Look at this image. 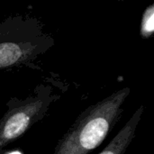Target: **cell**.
I'll use <instances>...</instances> for the list:
<instances>
[{"instance_id": "cell-2", "label": "cell", "mask_w": 154, "mask_h": 154, "mask_svg": "<svg viewBox=\"0 0 154 154\" xmlns=\"http://www.w3.org/2000/svg\"><path fill=\"white\" fill-rule=\"evenodd\" d=\"M53 45L38 20L11 16L0 23V69L28 64Z\"/></svg>"}, {"instance_id": "cell-3", "label": "cell", "mask_w": 154, "mask_h": 154, "mask_svg": "<svg viewBox=\"0 0 154 154\" xmlns=\"http://www.w3.org/2000/svg\"><path fill=\"white\" fill-rule=\"evenodd\" d=\"M58 97L52 87L42 84L26 98L9 100L7 110L0 119V153L7 144L21 137L40 121Z\"/></svg>"}, {"instance_id": "cell-6", "label": "cell", "mask_w": 154, "mask_h": 154, "mask_svg": "<svg viewBox=\"0 0 154 154\" xmlns=\"http://www.w3.org/2000/svg\"><path fill=\"white\" fill-rule=\"evenodd\" d=\"M0 154H24L22 151L13 150V151H3Z\"/></svg>"}, {"instance_id": "cell-1", "label": "cell", "mask_w": 154, "mask_h": 154, "mask_svg": "<svg viewBox=\"0 0 154 154\" xmlns=\"http://www.w3.org/2000/svg\"><path fill=\"white\" fill-rule=\"evenodd\" d=\"M130 93V88H124L88 106L60 140L53 154H88L97 149L120 119Z\"/></svg>"}, {"instance_id": "cell-5", "label": "cell", "mask_w": 154, "mask_h": 154, "mask_svg": "<svg viewBox=\"0 0 154 154\" xmlns=\"http://www.w3.org/2000/svg\"><path fill=\"white\" fill-rule=\"evenodd\" d=\"M154 32V5H150L144 11L141 23V35L147 39L152 36Z\"/></svg>"}, {"instance_id": "cell-4", "label": "cell", "mask_w": 154, "mask_h": 154, "mask_svg": "<svg viewBox=\"0 0 154 154\" xmlns=\"http://www.w3.org/2000/svg\"><path fill=\"white\" fill-rule=\"evenodd\" d=\"M143 106H141L128 120L126 125L112 139L108 145L99 154H125L133 142L137 126L142 118Z\"/></svg>"}]
</instances>
